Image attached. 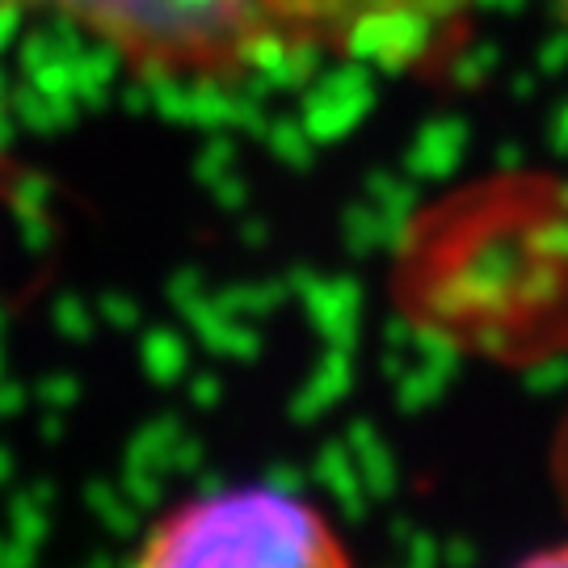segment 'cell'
<instances>
[{
  "label": "cell",
  "instance_id": "cell-2",
  "mask_svg": "<svg viewBox=\"0 0 568 568\" xmlns=\"http://www.w3.org/2000/svg\"><path fill=\"white\" fill-rule=\"evenodd\" d=\"M304 55L426 68L459 47L476 0H274Z\"/></svg>",
  "mask_w": 568,
  "mask_h": 568
},
{
  "label": "cell",
  "instance_id": "cell-3",
  "mask_svg": "<svg viewBox=\"0 0 568 568\" xmlns=\"http://www.w3.org/2000/svg\"><path fill=\"white\" fill-rule=\"evenodd\" d=\"M565 4H568V0H565Z\"/></svg>",
  "mask_w": 568,
  "mask_h": 568
},
{
  "label": "cell",
  "instance_id": "cell-1",
  "mask_svg": "<svg viewBox=\"0 0 568 568\" xmlns=\"http://www.w3.org/2000/svg\"><path fill=\"white\" fill-rule=\"evenodd\" d=\"M143 565H270L325 568L345 565V548L312 506L270 493L241 488L173 509L152 530Z\"/></svg>",
  "mask_w": 568,
  "mask_h": 568
}]
</instances>
